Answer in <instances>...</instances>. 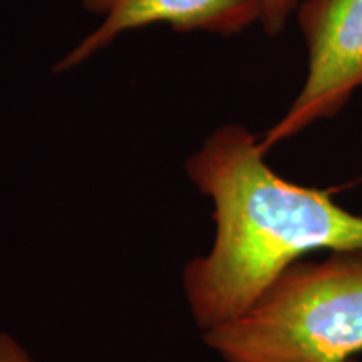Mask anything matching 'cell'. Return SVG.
Returning a JSON list of instances; mask_svg holds the SVG:
<instances>
[{"label": "cell", "mask_w": 362, "mask_h": 362, "mask_svg": "<svg viewBox=\"0 0 362 362\" xmlns=\"http://www.w3.org/2000/svg\"><path fill=\"white\" fill-rule=\"evenodd\" d=\"M214 200L216 237L189 262L183 285L193 317L211 329L243 314L288 267L315 250H362V215L329 192L282 178L243 126L216 129L187 163Z\"/></svg>", "instance_id": "6da1fadb"}, {"label": "cell", "mask_w": 362, "mask_h": 362, "mask_svg": "<svg viewBox=\"0 0 362 362\" xmlns=\"http://www.w3.org/2000/svg\"><path fill=\"white\" fill-rule=\"evenodd\" d=\"M205 341L225 362H347L362 352V250L296 262Z\"/></svg>", "instance_id": "7a4b0ae2"}, {"label": "cell", "mask_w": 362, "mask_h": 362, "mask_svg": "<svg viewBox=\"0 0 362 362\" xmlns=\"http://www.w3.org/2000/svg\"><path fill=\"white\" fill-rule=\"evenodd\" d=\"M260 24L269 35H279L287 24L288 16L297 7L298 0H259Z\"/></svg>", "instance_id": "5b68a950"}, {"label": "cell", "mask_w": 362, "mask_h": 362, "mask_svg": "<svg viewBox=\"0 0 362 362\" xmlns=\"http://www.w3.org/2000/svg\"><path fill=\"white\" fill-rule=\"evenodd\" d=\"M0 362H33L11 336L0 334Z\"/></svg>", "instance_id": "8992f818"}, {"label": "cell", "mask_w": 362, "mask_h": 362, "mask_svg": "<svg viewBox=\"0 0 362 362\" xmlns=\"http://www.w3.org/2000/svg\"><path fill=\"white\" fill-rule=\"evenodd\" d=\"M307 76L292 106L259 139L262 151L337 116L362 88V0H304L297 12Z\"/></svg>", "instance_id": "3957f363"}, {"label": "cell", "mask_w": 362, "mask_h": 362, "mask_svg": "<svg viewBox=\"0 0 362 362\" xmlns=\"http://www.w3.org/2000/svg\"><path fill=\"white\" fill-rule=\"evenodd\" d=\"M86 11L103 16V24L81 40L57 64V71L79 66L126 30L168 24L178 33L205 30L233 35L260 21L259 0H83Z\"/></svg>", "instance_id": "277c9868"}]
</instances>
